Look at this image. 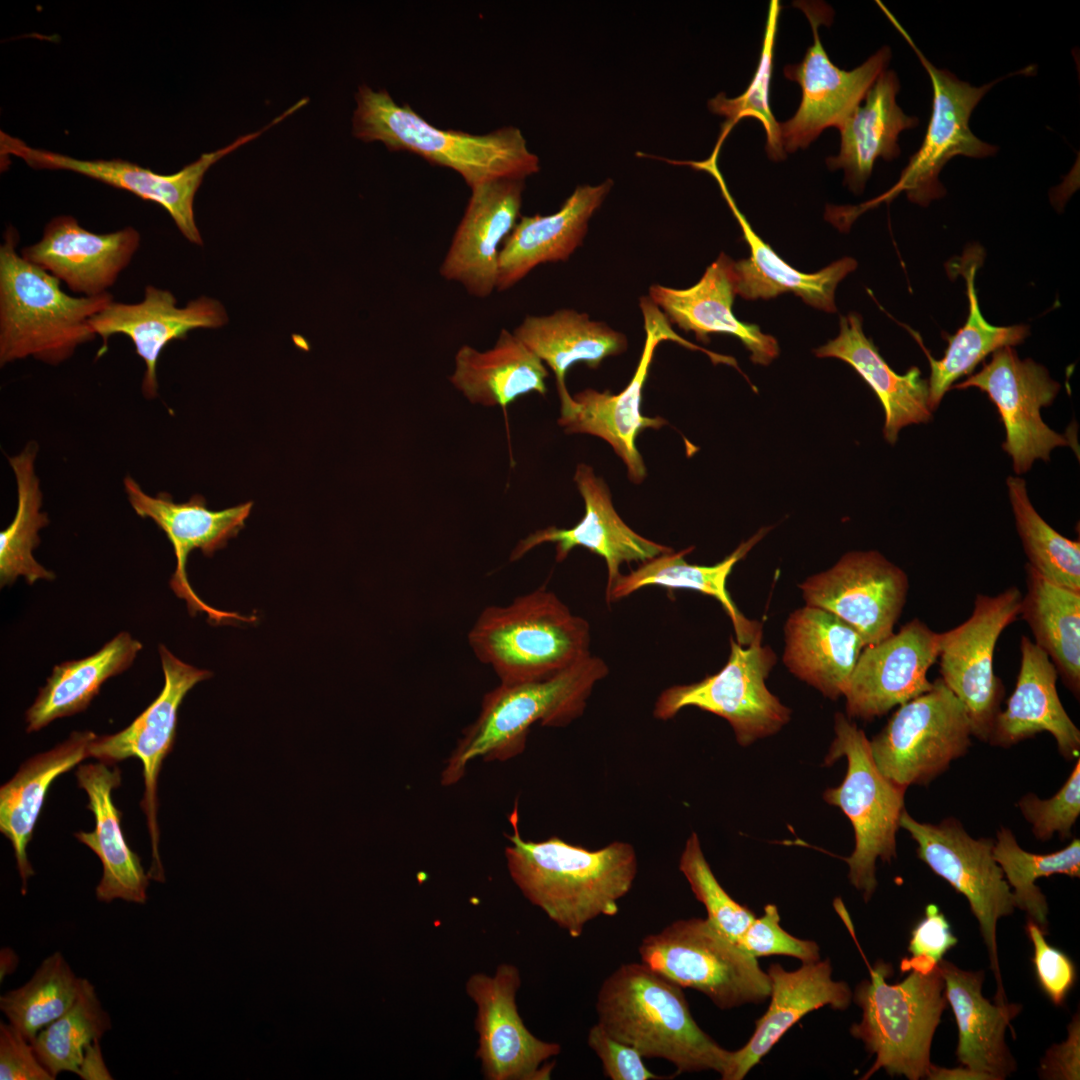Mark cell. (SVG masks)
<instances>
[{
    "instance_id": "6da1fadb",
    "label": "cell",
    "mask_w": 1080,
    "mask_h": 1080,
    "mask_svg": "<svg viewBox=\"0 0 1080 1080\" xmlns=\"http://www.w3.org/2000/svg\"><path fill=\"white\" fill-rule=\"evenodd\" d=\"M505 848L509 874L522 894L572 938L599 916L613 917L632 888L638 871L634 847L614 841L589 850L558 837L525 840L515 811Z\"/></svg>"
},
{
    "instance_id": "7a4b0ae2",
    "label": "cell",
    "mask_w": 1080,
    "mask_h": 1080,
    "mask_svg": "<svg viewBox=\"0 0 1080 1080\" xmlns=\"http://www.w3.org/2000/svg\"><path fill=\"white\" fill-rule=\"evenodd\" d=\"M597 1023L644 1058L672 1063L675 1075L713 1070L725 1074L731 1051L694 1020L682 988L642 962L619 966L597 994Z\"/></svg>"
},
{
    "instance_id": "3957f363",
    "label": "cell",
    "mask_w": 1080,
    "mask_h": 1080,
    "mask_svg": "<svg viewBox=\"0 0 1080 1080\" xmlns=\"http://www.w3.org/2000/svg\"><path fill=\"white\" fill-rule=\"evenodd\" d=\"M353 135L382 142L390 151H408L461 175L470 189L496 179L524 180L539 170L522 132L506 126L487 134L433 126L408 104L398 105L384 90L366 84L355 94Z\"/></svg>"
},
{
    "instance_id": "277c9868",
    "label": "cell",
    "mask_w": 1080,
    "mask_h": 1080,
    "mask_svg": "<svg viewBox=\"0 0 1080 1080\" xmlns=\"http://www.w3.org/2000/svg\"><path fill=\"white\" fill-rule=\"evenodd\" d=\"M18 239L9 228L0 246V364L32 357L59 365L95 340L90 320L113 296L68 295L57 278L17 252Z\"/></svg>"
},
{
    "instance_id": "5b68a950",
    "label": "cell",
    "mask_w": 1080,
    "mask_h": 1080,
    "mask_svg": "<svg viewBox=\"0 0 1080 1080\" xmlns=\"http://www.w3.org/2000/svg\"><path fill=\"white\" fill-rule=\"evenodd\" d=\"M608 673L605 661L589 654L545 679L500 683L484 696L478 717L463 731L442 771L441 784L459 782L476 758L506 761L521 754L536 723L567 726L584 713L595 685Z\"/></svg>"
},
{
    "instance_id": "8992f818",
    "label": "cell",
    "mask_w": 1080,
    "mask_h": 1080,
    "mask_svg": "<svg viewBox=\"0 0 1080 1080\" xmlns=\"http://www.w3.org/2000/svg\"><path fill=\"white\" fill-rule=\"evenodd\" d=\"M590 641L588 621L544 586L484 608L468 633L476 658L503 684L553 676L591 654Z\"/></svg>"
},
{
    "instance_id": "52a82bcc",
    "label": "cell",
    "mask_w": 1080,
    "mask_h": 1080,
    "mask_svg": "<svg viewBox=\"0 0 1080 1080\" xmlns=\"http://www.w3.org/2000/svg\"><path fill=\"white\" fill-rule=\"evenodd\" d=\"M892 974L890 964L878 961L854 993L862 1019L850 1033L875 1055L862 1079L880 1069L910 1080L926 1078L933 1036L947 1006L944 979L938 966L929 973L910 971L903 981L888 984Z\"/></svg>"
},
{
    "instance_id": "ba28073f",
    "label": "cell",
    "mask_w": 1080,
    "mask_h": 1080,
    "mask_svg": "<svg viewBox=\"0 0 1080 1080\" xmlns=\"http://www.w3.org/2000/svg\"><path fill=\"white\" fill-rule=\"evenodd\" d=\"M835 738L825 758L831 764L847 759L843 782L824 793L827 803L839 807L850 820L855 848L845 858L851 884L869 901L876 890V861L896 857V833L904 809L905 787L886 778L872 757L870 740L845 715L837 713Z\"/></svg>"
},
{
    "instance_id": "9c48e42d",
    "label": "cell",
    "mask_w": 1080,
    "mask_h": 1080,
    "mask_svg": "<svg viewBox=\"0 0 1080 1080\" xmlns=\"http://www.w3.org/2000/svg\"><path fill=\"white\" fill-rule=\"evenodd\" d=\"M641 962L681 988L706 995L720 1009L760 1003L770 980L757 959L706 918L681 919L643 938Z\"/></svg>"
},
{
    "instance_id": "30bf717a",
    "label": "cell",
    "mask_w": 1080,
    "mask_h": 1080,
    "mask_svg": "<svg viewBox=\"0 0 1080 1080\" xmlns=\"http://www.w3.org/2000/svg\"><path fill=\"white\" fill-rule=\"evenodd\" d=\"M745 646L730 637L723 668L698 682L663 690L655 702L654 717L665 721L685 707H697L724 718L741 746L778 732L790 720L791 711L765 683L776 656L762 645V630Z\"/></svg>"
},
{
    "instance_id": "8fae6325",
    "label": "cell",
    "mask_w": 1080,
    "mask_h": 1080,
    "mask_svg": "<svg viewBox=\"0 0 1080 1080\" xmlns=\"http://www.w3.org/2000/svg\"><path fill=\"white\" fill-rule=\"evenodd\" d=\"M966 708L941 678L932 688L900 705L870 740L880 772L895 784L928 785L971 745Z\"/></svg>"
},
{
    "instance_id": "7c38bea8",
    "label": "cell",
    "mask_w": 1080,
    "mask_h": 1080,
    "mask_svg": "<svg viewBox=\"0 0 1080 1080\" xmlns=\"http://www.w3.org/2000/svg\"><path fill=\"white\" fill-rule=\"evenodd\" d=\"M899 826L916 842L918 858L968 900L997 980L996 1000L1006 1001L999 971L996 929L998 920L1012 914L1016 906L1011 888L994 859V840L971 837L952 817L930 824L919 822L904 811Z\"/></svg>"
},
{
    "instance_id": "4fadbf2b",
    "label": "cell",
    "mask_w": 1080,
    "mask_h": 1080,
    "mask_svg": "<svg viewBox=\"0 0 1080 1080\" xmlns=\"http://www.w3.org/2000/svg\"><path fill=\"white\" fill-rule=\"evenodd\" d=\"M884 11L912 47L928 73L933 90V101L931 117L920 148L909 159L898 182L871 204L890 201L899 193L905 192L911 202L927 206L931 201L943 197L946 193L939 181V174L950 159L958 155L986 158L997 153V146L986 143L973 134L969 120L985 94L1005 77L976 87L960 80L946 69L935 67L888 10Z\"/></svg>"
},
{
    "instance_id": "5bb4252c",
    "label": "cell",
    "mask_w": 1080,
    "mask_h": 1080,
    "mask_svg": "<svg viewBox=\"0 0 1080 1080\" xmlns=\"http://www.w3.org/2000/svg\"><path fill=\"white\" fill-rule=\"evenodd\" d=\"M1023 594L1011 586L995 596L977 594L970 617L940 633L941 680L966 708L971 734L988 742L1001 711L1004 686L993 658L1001 633L1020 614Z\"/></svg>"
},
{
    "instance_id": "9a60e30c",
    "label": "cell",
    "mask_w": 1080,
    "mask_h": 1080,
    "mask_svg": "<svg viewBox=\"0 0 1080 1080\" xmlns=\"http://www.w3.org/2000/svg\"><path fill=\"white\" fill-rule=\"evenodd\" d=\"M978 388L994 403L1005 429L1003 450L1011 457L1016 475L1028 472L1034 461H1049L1052 450L1070 447L1078 453L1076 436L1060 434L1042 419L1061 385L1048 370L1030 358L1020 359L1011 346L992 354L982 369L951 389Z\"/></svg>"
},
{
    "instance_id": "2e32d148",
    "label": "cell",
    "mask_w": 1080,
    "mask_h": 1080,
    "mask_svg": "<svg viewBox=\"0 0 1080 1080\" xmlns=\"http://www.w3.org/2000/svg\"><path fill=\"white\" fill-rule=\"evenodd\" d=\"M808 18L813 32V44L800 63L784 67L787 79L801 87V102L795 114L779 123L780 138L785 152L807 148L828 128L839 126L860 105L878 76L886 70L891 49L883 46L864 63L851 71L834 65L825 52L819 37L821 24L833 21L832 9L821 2H795Z\"/></svg>"
},
{
    "instance_id": "e0dca14e",
    "label": "cell",
    "mask_w": 1080,
    "mask_h": 1080,
    "mask_svg": "<svg viewBox=\"0 0 1080 1080\" xmlns=\"http://www.w3.org/2000/svg\"><path fill=\"white\" fill-rule=\"evenodd\" d=\"M644 317L645 343L636 371L629 384L618 394L609 390L586 389L575 396L560 400L558 424L568 434L584 433L600 437L613 448L627 467L629 479L641 483L646 467L636 447L637 436L647 428L659 429L666 424L660 416L646 417L641 413L642 391L657 345L672 340L709 355L712 361L718 354L684 340L670 327V322L646 297L640 302Z\"/></svg>"
},
{
    "instance_id": "ac0fdd59",
    "label": "cell",
    "mask_w": 1080,
    "mask_h": 1080,
    "mask_svg": "<svg viewBox=\"0 0 1080 1080\" xmlns=\"http://www.w3.org/2000/svg\"><path fill=\"white\" fill-rule=\"evenodd\" d=\"M289 116L288 112L273 119L261 130L238 137L228 146L202 154L180 171L164 175L121 159L81 160L48 150L32 148L24 141L1 131V156L14 155L35 169L68 170L131 192L137 197L162 206L179 231L190 242L203 241L194 218V198L206 171L215 162L252 141L263 132Z\"/></svg>"
},
{
    "instance_id": "d6986e66",
    "label": "cell",
    "mask_w": 1080,
    "mask_h": 1080,
    "mask_svg": "<svg viewBox=\"0 0 1080 1080\" xmlns=\"http://www.w3.org/2000/svg\"><path fill=\"white\" fill-rule=\"evenodd\" d=\"M164 686L157 698L125 729L96 736L88 755L101 762L113 764L127 758H138L143 766L145 783L141 807L147 817L152 846L150 879L165 881L158 844L157 781L161 765L172 751L177 726V712L186 694L199 682L212 677V672L198 669L174 656L164 645L159 646Z\"/></svg>"
},
{
    "instance_id": "ffe728a7",
    "label": "cell",
    "mask_w": 1080,
    "mask_h": 1080,
    "mask_svg": "<svg viewBox=\"0 0 1080 1080\" xmlns=\"http://www.w3.org/2000/svg\"><path fill=\"white\" fill-rule=\"evenodd\" d=\"M806 605L827 610L862 637L866 646L893 633L906 602L907 574L875 550L845 553L831 568L799 584Z\"/></svg>"
},
{
    "instance_id": "44dd1931",
    "label": "cell",
    "mask_w": 1080,
    "mask_h": 1080,
    "mask_svg": "<svg viewBox=\"0 0 1080 1080\" xmlns=\"http://www.w3.org/2000/svg\"><path fill=\"white\" fill-rule=\"evenodd\" d=\"M520 985L518 968L506 963L494 976L476 973L466 983L477 1006V1057L487 1080L550 1079L554 1064L546 1062L561 1052L558 1043L540 1040L524 1025L516 1005Z\"/></svg>"
},
{
    "instance_id": "7402d4cb",
    "label": "cell",
    "mask_w": 1080,
    "mask_h": 1080,
    "mask_svg": "<svg viewBox=\"0 0 1080 1080\" xmlns=\"http://www.w3.org/2000/svg\"><path fill=\"white\" fill-rule=\"evenodd\" d=\"M128 501L135 513L151 519L167 536L175 558L176 569L170 586L174 593L185 600L191 616L198 612L208 615L214 624L232 621L252 622L255 617L217 610L202 601L191 588L186 562L195 549L212 556L226 546L229 539L237 536L253 507L252 502L242 503L222 510H211L203 496L194 495L186 502H175L168 493L155 496L147 494L130 476L123 480Z\"/></svg>"
},
{
    "instance_id": "603a6c76",
    "label": "cell",
    "mask_w": 1080,
    "mask_h": 1080,
    "mask_svg": "<svg viewBox=\"0 0 1080 1080\" xmlns=\"http://www.w3.org/2000/svg\"><path fill=\"white\" fill-rule=\"evenodd\" d=\"M940 633L918 618L862 650L843 696L849 718L871 720L929 691Z\"/></svg>"
},
{
    "instance_id": "cb8c5ba5",
    "label": "cell",
    "mask_w": 1080,
    "mask_h": 1080,
    "mask_svg": "<svg viewBox=\"0 0 1080 1080\" xmlns=\"http://www.w3.org/2000/svg\"><path fill=\"white\" fill-rule=\"evenodd\" d=\"M227 321L225 308L218 300L202 296L185 307H178L173 293L147 285L142 301L122 303L113 300L91 318L90 324L102 338L97 357L107 351L111 336L123 334L131 339L137 355L145 363L142 393L145 398L153 399L158 393L159 356L167 344L186 338L193 329L219 328Z\"/></svg>"
},
{
    "instance_id": "d4e9b609",
    "label": "cell",
    "mask_w": 1080,
    "mask_h": 1080,
    "mask_svg": "<svg viewBox=\"0 0 1080 1080\" xmlns=\"http://www.w3.org/2000/svg\"><path fill=\"white\" fill-rule=\"evenodd\" d=\"M523 189L519 179H496L471 189L439 268L444 279L478 298L496 290L500 249L519 218Z\"/></svg>"
},
{
    "instance_id": "484cf974",
    "label": "cell",
    "mask_w": 1080,
    "mask_h": 1080,
    "mask_svg": "<svg viewBox=\"0 0 1080 1080\" xmlns=\"http://www.w3.org/2000/svg\"><path fill=\"white\" fill-rule=\"evenodd\" d=\"M574 481L584 504L585 514L567 529L549 526L520 540L510 561L523 557L544 543H555L556 561L562 562L575 547H584L601 556L607 567V593L620 577L623 563L645 562L673 549L643 537L630 528L613 507L608 486L591 466L580 463Z\"/></svg>"
},
{
    "instance_id": "4316f807",
    "label": "cell",
    "mask_w": 1080,
    "mask_h": 1080,
    "mask_svg": "<svg viewBox=\"0 0 1080 1080\" xmlns=\"http://www.w3.org/2000/svg\"><path fill=\"white\" fill-rule=\"evenodd\" d=\"M133 227L97 234L70 215H59L44 227L41 239L21 250V256L81 296L108 292L140 246Z\"/></svg>"
},
{
    "instance_id": "83f0119b",
    "label": "cell",
    "mask_w": 1080,
    "mask_h": 1080,
    "mask_svg": "<svg viewBox=\"0 0 1080 1080\" xmlns=\"http://www.w3.org/2000/svg\"><path fill=\"white\" fill-rule=\"evenodd\" d=\"M733 267L734 261L720 253L695 285L675 289L654 284L649 288L648 298L670 323L693 332L698 340L707 342L709 334L733 335L750 351L752 362L766 366L778 356L779 345L759 326L741 322L733 314L736 295Z\"/></svg>"
},
{
    "instance_id": "f1b7e54d",
    "label": "cell",
    "mask_w": 1080,
    "mask_h": 1080,
    "mask_svg": "<svg viewBox=\"0 0 1080 1080\" xmlns=\"http://www.w3.org/2000/svg\"><path fill=\"white\" fill-rule=\"evenodd\" d=\"M766 973L770 980V1005L756 1021L747 1043L731 1051L723 1080L743 1079L807 1013L823 1006L844 1010L850 1005L851 990L845 982L832 979L828 960L803 963L794 971L774 963Z\"/></svg>"
},
{
    "instance_id": "f546056e",
    "label": "cell",
    "mask_w": 1080,
    "mask_h": 1080,
    "mask_svg": "<svg viewBox=\"0 0 1080 1080\" xmlns=\"http://www.w3.org/2000/svg\"><path fill=\"white\" fill-rule=\"evenodd\" d=\"M715 156L712 154L705 161L688 162L687 165L704 170L717 180L741 227L744 240L749 245V258L734 261L736 294L747 300H767L790 292L817 309L836 312V288L840 281L856 269V260L844 257L814 273H804L790 266L756 234L740 212L717 167Z\"/></svg>"
},
{
    "instance_id": "4dcf8cb0",
    "label": "cell",
    "mask_w": 1080,
    "mask_h": 1080,
    "mask_svg": "<svg viewBox=\"0 0 1080 1080\" xmlns=\"http://www.w3.org/2000/svg\"><path fill=\"white\" fill-rule=\"evenodd\" d=\"M1020 668L1015 689L1004 711L995 718L988 742L1010 747L1038 733L1048 732L1059 753L1079 757L1080 731L1065 711L1056 681L1058 672L1048 655L1026 636L1020 640Z\"/></svg>"
},
{
    "instance_id": "1f68e13d",
    "label": "cell",
    "mask_w": 1080,
    "mask_h": 1080,
    "mask_svg": "<svg viewBox=\"0 0 1080 1080\" xmlns=\"http://www.w3.org/2000/svg\"><path fill=\"white\" fill-rule=\"evenodd\" d=\"M612 184L606 180L579 186L557 212L522 216L500 249L496 290L513 287L540 264L568 260L582 244L589 219Z\"/></svg>"
},
{
    "instance_id": "d6a6232c",
    "label": "cell",
    "mask_w": 1080,
    "mask_h": 1080,
    "mask_svg": "<svg viewBox=\"0 0 1080 1080\" xmlns=\"http://www.w3.org/2000/svg\"><path fill=\"white\" fill-rule=\"evenodd\" d=\"M938 968L958 1027L959 1063L990 1080L1005 1079L1016 1070L1005 1032L1021 1005L988 1001L982 994L983 971L963 970L944 959Z\"/></svg>"
},
{
    "instance_id": "836d02e7",
    "label": "cell",
    "mask_w": 1080,
    "mask_h": 1080,
    "mask_svg": "<svg viewBox=\"0 0 1080 1080\" xmlns=\"http://www.w3.org/2000/svg\"><path fill=\"white\" fill-rule=\"evenodd\" d=\"M75 775L78 786L88 795L87 808L95 819L92 832H77L74 835L102 863L103 873L96 887L97 899L107 903L121 899L144 904L150 877L140 857L125 841L120 826L121 812L112 800L113 789L121 784L119 768L110 769L107 763L99 761L80 765Z\"/></svg>"
},
{
    "instance_id": "e575fe53",
    "label": "cell",
    "mask_w": 1080,
    "mask_h": 1080,
    "mask_svg": "<svg viewBox=\"0 0 1080 1080\" xmlns=\"http://www.w3.org/2000/svg\"><path fill=\"white\" fill-rule=\"evenodd\" d=\"M814 353L848 363L872 388L884 409L883 436L890 444L897 441L902 428L931 420L928 380L916 366L905 374L896 373L864 334L859 314L841 316L838 336Z\"/></svg>"
},
{
    "instance_id": "d590c367",
    "label": "cell",
    "mask_w": 1080,
    "mask_h": 1080,
    "mask_svg": "<svg viewBox=\"0 0 1080 1080\" xmlns=\"http://www.w3.org/2000/svg\"><path fill=\"white\" fill-rule=\"evenodd\" d=\"M784 635L788 670L830 699L843 695L866 647L860 634L835 614L805 605L789 615Z\"/></svg>"
},
{
    "instance_id": "8d00e7d4",
    "label": "cell",
    "mask_w": 1080,
    "mask_h": 1080,
    "mask_svg": "<svg viewBox=\"0 0 1080 1080\" xmlns=\"http://www.w3.org/2000/svg\"><path fill=\"white\" fill-rule=\"evenodd\" d=\"M900 83L892 70L883 71L858 105L839 126L840 151L826 159L831 170H844V183L859 194L870 177L877 158L892 160L900 155L899 134L919 124L896 103Z\"/></svg>"
},
{
    "instance_id": "74e56055",
    "label": "cell",
    "mask_w": 1080,
    "mask_h": 1080,
    "mask_svg": "<svg viewBox=\"0 0 1080 1080\" xmlns=\"http://www.w3.org/2000/svg\"><path fill=\"white\" fill-rule=\"evenodd\" d=\"M91 731H74L53 749L25 761L17 773L0 788V831L9 839L26 894L34 870L27 856L29 844L47 791L52 782L85 758L96 738Z\"/></svg>"
},
{
    "instance_id": "f35d334b",
    "label": "cell",
    "mask_w": 1080,
    "mask_h": 1080,
    "mask_svg": "<svg viewBox=\"0 0 1080 1080\" xmlns=\"http://www.w3.org/2000/svg\"><path fill=\"white\" fill-rule=\"evenodd\" d=\"M547 377L548 370L539 357L513 332L502 329L488 350L461 346L449 380L469 402L505 409L522 395H545Z\"/></svg>"
},
{
    "instance_id": "ab89813d",
    "label": "cell",
    "mask_w": 1080,
    "mask_h": 1080,
    "mask_svg": "<svg viewBox=\"0 0 1080 1080\" xmlns=\"http://www.w3.org/2000/svg\"><path fill=\"white\" fill-rule=\"evenodd\" d=\"M770 531L769 527L759 529L747 541L742 542L730 555L712 566L690 564L684 556L693 547L675 552L674 550L656 556L632 570L620 575L611 589L605 593L608 604L629 596L648 586H660L669 590L688 589L715 598L729 616L736 641L745 646L762 630L760 623L747 619L737 608L727 588V579L737 562Z\"/></svg>"
},
{
    "instance_id": "60d3db41",
    "label": "cell",
    "mask_w": 1080,
    "mask_h": 1080,
    "mask_svg": "<svg viewBox=\"0 0 1080 1080\" xmlns=\"http://www.w3.org/2000/svg\"><path fill=\"white\" fill-rule=\"evenodd\" d=\"M513 333L553 371L559 396L568 392L565 376L575 363L597 368L605 358L623 353L628 344L623 333L573 309L526 316Z\"/></svg>"
},
{
    "instance_id": "b9f144b4",
    "label": "cell",
    "mask_w": 1080,
    "mask_h": 1080,
    "mask_svg": "<svg viewBox=\"0 0 1080 1080\" xmlns=\"http://www.w3.org/2000/svg\"><path fill=\"white\" fill-rule=\"evenodd\" d=\"M142 644L120 632L96 653L54 666L46 685L26 712L27 732L39 731L55 719L84 711L102 684L129 668Z\"/></svg>"
},
{
    "instance_id": "7bdbcfd3",
    "label": "cell",
    "mask_w": 1080,
    "mask_h": 1080,
    "mask_svg": "<svg viewBox=\"0 0 1080 1080\" xmlns=\"http://www.w3.org/2000/svg\"><path fill=\"white\" fill-rule=\"evenodd\" d=\"M982 260L979 246L967 249L960 260L958 269L966 281L969 313L963 327L947 338L944 356L937 360L923 347L930 364L928 405L932 412L954 382L971 374L988 354L1018 345L1029 335L1027 325L995 326L982 315L975 289V274Z\"/></svg>"
},
{
    "instance_id": "ee69618b",
    "label": "cell",
    "mask_w": 1080,
    "mask_h": 1080,
    "mask_svg": "<svg viewBox=\"0 0 1080 1080\" xmlns=\"http://www.w3.org/2000/svg\"><path fill=\"white\" fill-rule=\"evenodd\" d=\"M1026 594L1020 607L1038 645L1054 664L1065 686L1080 693V592L1045 579L1025 566Z\"/></svg>"
},
{
    "instance_id": "f6af8a7d",
    "label": "cell",
    "mask_w": 1080,
    "mask_h": 1080,
    "mask_svg": "<svg viewBox=\"0 0 1080 1080\" xmlns=\"http://www.w3.org/2000/svg\"><path fill=\"white\" fill-rule=\"evenodd\" d=\"M37 446L29 444L24 450L9 456L17 489V508L9 526L0 533V584H13L22 576L30 585L37 580H52L54 573L40 565L32 552L39 545V530L49 520L40 511L42 492L35 471Z\"/></svg>"
},
{
    "instance_id": "bcb514c9",
    "label": "cell",
    "mask_w": 1080,
    "mask_h": 1080,
    "mask_svg": "<svg viewBox=\"0 0 1080 1080\" xmlns=\"http://www.w3.org/2000/svg\"><path fill=\"white\" fill-rule=\"evenodd\" d=\"M82 981L62 953L55 951L24 985L0 997V1009L8 1022L31 1042L73 1005Z\"/></svg>"
},
{
    "instance_id": "7dc6e473",
    "label": "cell",
    "mask_w": 1080,
    "mask_h": 1080,
    "mask_svg": "<svg viewBox=\"0 0 1080 1080\" xmlns=\"http://www.w3.org/2000/svg\"><path fill=\"white\" fill-rule=\"evenodd\" d=\"M993 856L1011 888L1016 908L1025 911L1028 919L1047 934L1048 904L1035 882L1040 877L1064 874L1080 876V840L1048 854H1035L1021 848L1013 832L1001 827L993 846Z\"/></svg>"
},
{
    "instance_id": "c3c4849f",
    "label": "cell",
    "mask_w": 1080,
    "mask_h": 1080,
    "mask_svg": "<svg viewBox=\"0 0 1080 1080\" xmlns=\"http://www.w3.org/2000/svg\"><path fill=\"white\" fill-rule=\"evenodd\" d=\"M1006 483L1028 564L1050 582L1080 592V542L1064 537L1040 516L1023 478L1009 476Z\"/></svg>"
},
{
    "instance_id": "681fc988",
    "label": "cell",
    "mask_w": 1080,
    "mask_h": 1080,
    "mask_svg": "<svg viewBox=\"0 0 1080 1080\" xmlns=\"http://www.w3.org/2000/svg\"><path fill=\"white\" fill-rule=\"evenodd\" d=\"M111 1028L94 985L83 978L73 1005L31 1041L44 1067L56 1079L61 1072L77 1073L85 1048Z\"/></svg>"
},
{
    "instance_id": "f907efd6",
    "label": "cell",
    "mask_w": 1080,
    "mask_h": 1080,
    "mask_svg": "<svg viewBox=\"0 0 1080 1080\" xmlns=\"http://www.w3.org/2000/svg\"><path fill=\"white\" fill-rule=\"evenodd\" d=\"M781 5L777 0L769 3L767 22L763 37L759 63L755 75L746 91L736 98H727L721 92L708 102L709 109L726 121L722 127L716 146L721 147L733 126L745 117L758 119L765 130L766 151L769 158L782 160L786 157L780 138V127L769 104V87L773 70L774 43L777 32Z\"/></svg>"
},
{
    "instance_id": "816d5d0a",
    "label": "cell",
    "mask_w": 1080,
    "mask_h": 1080,
    "mask_svg": "<svg viewBox=\"0 0 1080 1080\" xmlns=\"http://www.w3.org/2000/svg\"><path fill=\"white\" fill-rule=\"evenodd\" d=\"M679 870L707 912V919L736 945L756 915L736 902L721 886L708 864L699 837L692 833L679 860Z\"/></svg>"
},
{
    "instance_id": "f5cc1de1",
    "label": "cell",
    "mask_w": 1080,
    "mask_h": 1080,
    "mask_svg": "<svg viewBox=\"0 0 1080 1080\" xmlns=\"http://www.w3.org/2000/svg\"><path fill=\"white\" fill-rule=\"evenodd\" d=\"M1024 818L1032 825L1036 838L1046 841L1055 833L1068 838L1080 814V760L1077 758L1069 777L1049 799L1042 800L1033 793L1018 802Z\"/></svg>"
},
{
    "instance_id": "db71d44e",
    "label": "cell",
    "mask_w": 1080,
    "mask_h": 1080,
    "mask_svg": "<svg viewBox=\"0 0 1080 1080\" xmlns=\"http://www.w3.org/2000/svg\"><path fill=\"white\" fill-rule=\"evenodd\" d=\"M737 946L755 958L783 955L803 963L820 958L816 942L796 938L782 929L778 909L773 904L766 905L763 915L754 918Z\"/></svg>"
},
{
    "instance_id": "11a10c76",
    "label": "cell",
    "mask_w": 1080,
    "mask_h": 1080,
    "mask_svg": "<svg viewBox=\"0 0 1080 1080\" xmlns=\"http://www.w3.org/2000/svg\"><path fill=\"white\" fill-rule=\"evenodd\" d=\"M957 943L958 939L952 933L945 915L937 905L928 904L925 916L911 932L908 945L910 957L902 959L900 968L903 972L929 973L937 968L943 956Z\"/></svg>"
},
{
    "instance_id": "9f6ffc18",
    "label": "cell",
    "mask_w": 1080,
    "mask_h": 1080,
    "mask_svg": "<svg viewBox=\"0 0 1080 1080\" xmlns=\"http://www.w3.org/2000/svg\"><path fill=\"white\" fill-rule=\"evenodd\" d=\"M1026 931L1034 947L1033 963L1037 981L1050 1001L1060 1006L1075 983L1074 963L1061 950L1049 945L1045 933L1029 919Z\"/></svg>"
},
{
    "instance_id": "6f0895ef",
    "label": "cell",
    "mask_w": 1080,
    "mask_h": 1080,
    "mask_svg": "<svg viewBox=\"0 0 1080 1080\" xmlns=\"http://www.w3.org/2000/svg\"><path fill=\"white\" fill-rule=\"evenodd\" d=\"M587 1043L600 1059L605 1076L611 1080L671 1078L650 1071L638 1050L610 1036L598 1023L589 1029Z\"/></svg>"
},
{
    "instance_id": "680465c9",
    "label": "cell",
    "mask_w": 1080,
    "mask_h": 1080,
    "mask_svg": "<svg viewBox=\"0 0 1080 1080\" xmlns=\"http://www.w3.org/2000/svg\"><path fill=\"white\" fill-rule=\"evenodd\" d=\"M0 1079L54 1080L31 1042L9 1022H0Z\"/></svg>"
},
{
    "instance_id": "91938a15",
    "label": "cell",
    "mask_w": 1080,
    "mask_h": 1080,
    "mask_svg": "<svg viewBox=\"0 0 1080 1080\" xmlns=\"http://www.w3.org/2000/svg\"><path fill=\"white\" fill-rule=\"evenodd\" d=\"M1040 1075L1044 1079L1078 1080L1080 1077V1021L1077 1014L1068 1026V1037L1054 1044L1041 1060Z\"/></svg>"
},
{
    "instance_id": "94428289",
    "label": "cell",
    "mask_w": 1080,
    "mask_h": 1080,
    "mask_svg": "<svg viewBox=\"0 0 1080 1080\" xmlns=\"http://www.w3.org/2000/svg\"><path fill=\"white\" fill-rule=\"evenodd\" d=\"M76 1075L83 1080L113 1079L104 1062L100 1039L95 1040L85 1048Z\"/></svg>"
},
{
    "instance_id": "6125c7cd",
    "label": "cell",
    "mask_w": 1080,
    "mask_h": 1080,
    "mask_svg": "<svg viewBox=\"0 0 1080 1080\" xmlns=\"http://www.w3.org/2000/svg\"><path fill=\"white\" fill-rule=\"evenodd\" d=\"M926 1079L930 1080H990L983 1073L973 1071L965 1066L958 1068H944L931 1065Z\"/></svg>"
},
{
    "instance_id": "be15d7a7",
    "label": "cell",
    "mask_w": 1080,
    "mask_h": 1080,
    "mask_svg": "<svg viewBox=\"0 0 1080 1080\" xmlns=\"http://www.w3.org/2000/svg\"><path fill=\"white\" fill-rule=\"evenodd\" d=\"M19 962L17 954L11 948L5 947L0 952V979L14 972Z\"/></svg>"
}]
</instances>
